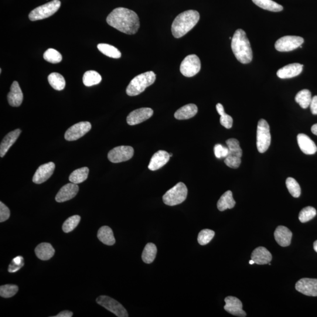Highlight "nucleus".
<instances>
[{
  "label": "nucleus",
  "mask_w": 317,
  "mask_h": 317,
  "mask_svg": "<svg viewBox=\"0 0 317 317\" xmlns=\"http://www.w3.org/2000/svg\"><path fill=\"white\" fill-rule=\"evenodd\" d=\"M23 258L22 256H17L13 259V262L15 265H18V266L22 267L23 266Z\"/></svg>",
  "instance_id": "nucleus-48"
},
{
  "label": "nucleus",
  "mask_w": 317,
  "mask_h": 317,
  "mask_svg": "<svg viewBox=\"0 0 317 317\" xmlns=\"http://www.w3.org/2000/svg\"><path fill=\"white\" fill-rule=\"evenodd\" d=\"M201 69L199 58L195 54L187 56L180 64V71L183 76L192 77L199 73Z\"/></svg>",
  "instance_id": "nucleus-9"
},
{
  "label": "nucleus",
  "mask_w": 317,
  "mask_h": 317,
  "mask_svg": "<svg viewBox=\"0 0 317 317\" xmlns=\"http://www.w3.org/2000/svg\"><path fill=\"white\" fill-rule=\"evenodd\" d=\"M153 114L151 108H142L131 112L128 116L127 121L128 124L131 126L136 125L148 120Z\"/></svg>",
  "instance_id": "nucleus-14"
},
{
  "label": "nucleus",
  "mask_w": 317,
  "mask_h": 317,
  "mask_svg": "<svg viewBox=\"0 0 317 317\" xmlns=\"http://www.w3.org/2000/svg\"><path fill=\"white\" fill-rule=\"evenodd\" d=\"M9 103L12 107H19L23 101V94L18 82L15 81L8 95Z\"/></svg>",
  "instance_id": "nucleus-21"
},
{
  "label": "nucleus",
  "mask_w": 317,
  "mask_h": 317,
  "mask_svg": "<svg viewBox=\"0 0 317 317\" xmlns=\"http://www.w3.org/2000/svg\"><path fill=\"white\" fill-rule=\"evenodd\" d=\"M61 5L60 0H53L47 4L39 6L31 12L29 19L31 21L35 22L49 18L60 9Z\"/></svg>",
  "instance_id": "nucleus-7"
},
{
  "label": "nucleus",
  "mask_w": 317,
  "mask_h": 317,
  "mask_svg": "<svg viewBox=\"0 0 317 317\" xmlns=\"http://www.w3.org/2000/svg\"><path fill=\"white\" fill-rule=\"evenodd\" d=\"M48 80L51 86L57 91H62L66 87V80L59 73H51L48 77Z\"/></svg>",
  "instance_id": "nucleus-30"
},
{
  "label": "nucleus",
  "mask_w": 317,
  "mask_h": 317,
  "mask_svg": "<svg viewBox=\"0 0 317 317\" xmlns=\"http://www.w3.org/2000/svg\"><path fill=\"white\" fill-rule=\"evenodd\" d=\"M251 258L255 264L264 265L270 263L272 260V255L266 248L258 247L252 252Z\"/></svg>",
  "instance_id": "nucleus-22"
},
{
  "label": "nucleus",
  "mask_w": 317,
  "mask_h": 317,
  "mask_svg": "<svg viewBox=\"0 0 317 317\" xmlns=\"http://www.w3.org/2000/svg\"><path fill=\"white\" fill-rule=\"evenodd\" d=\"M56 165L53 162L45 163L37 170L33 178V182L36 184H42L47 181L55 170Z\"/></svg>",
  "instance_id": "nucleus-15"
},
{
  "label": "nucleus",
  "mask_w": 317,
  "mask_h": 317,
  "mask_svg": "<svg viewBox=\"0 0 317 317\" xmlns=\"http://www.w3.org/2000/svg\"><path fill=\"white\" fill-rule=\"evenodd\" d=\"M156 74L152 71H148L135 77L129 83L127 90L129 96L134 97L141 94L146 88L155 83Z\"/></svg>",
  "instance_id": "nucleus-4"
},
{
  "label": "nucleus",
  "mask_w": 317,
  "mask_h": 317,
  "mask_svg": "<svg viewBox=\"0 0 317 317\" xmlns=\"http://www.w3.org/2000/svg\"><path fill=\"white\" fill-rule=\"evenodd\" d=\"M88 174H89V169L87 167L78 169L71 173L69 177L70 181L77 185L83 183L87 179Z\"/></svg>",
  "instance_id": "nucleus-29"
},
{
  "label": "nucleus",
  "mask_w": 317,
  "mask_h": 317,
  "mask_svg": "<svg viewBox=\"0 0 317 317\" xmlns=\"http://www.w3.org/2000/svg\"><path fill=\"white\" fill-rule=\"evenodd\" d=\"M216 110L218 114L220 115H222L225 112L223 106L221 104H217L216 105Z\"/></svg>",
  "instance_id": "nucleus-50"
},
{
  "label": "nucleus",
  "mask_w": 317,
  "mask_h": 317,
  "mask_svg": "<svg viewBox=\"0 0 317 317\" xmlns=\"http://www.w3.org/2000/svg\"><path fill=\"white\" fill-rule=\"evenodd\" d=\"M303 65L294 63L287 65L279 69L277 76L281 79H287L299 76L302 72Z\"/></svg>",
  "instance_id": "nucleus-18"
},
{
  "label": "nucleus",
  "mask_w": 317,
  "mask_h": 317,
  "mask_svg": "<svg viewBox=\"0 0 317 317\" xmlns=\"http://www.w3.org/2000/svg\"><path fill=\"white\" fill-rule=\"evenodd\" d=\"M22 131L19 129H17L10 132L9 134L5 136L1 143V145H0V156H1V158H3L6 155L10 148L17 141Z\"/></svg>",
  "instance_id": "nucleus-23"
},
{
  "label": "nucleus",
  "mask_w": 317,
  "mask_h": 317,
  "mask_svg": "<svg viewBox=\"0 0 317 317\" xmlns=\"http://www.w3.org/2000/svg\"><path fill=\"white\" fill-rule=\"evenodd\" d=\"M297 142L301 151L306 155L315 154L317 151V147L315 143L305 134H298Z\"/></svg>",
  "instance_id": "nucleus-24"
},
{
  "label": "nucleus",
  "mask_w": 317,
  "mask_h": 317,
  "mask_svg": "<svg viewBox=\"0 0 317 317\" xmlns=\"http://www.w3.org/2000/svg\"><path fill=\"white\" fill-rule=\"evenodd\" d=\"M310 110L313 115H317V95L312 98L311 104L309 105Z\"/></svg>",
  "instance_id": "nucleus-47"
},
{
  "label": "nucleus",
  "mask_w": 317,
  "mask_h": 317,
  "mask_svg": "<svg viewBox=\"0 0 317 317\" xmlns=\"http://www.w3.org/2000/svg\"><path fill=\"white\" fill-rule=\"evenodd\" d=\"M96 301L99 305L114 313L116 316L118 317L129 316L128 313L124 306L110 296L101 295L97 298Z\"/></svg>",
  "instance_id": "nucleus-8"
},
{
  "label": "nucleus",
  "mask_w": 317,
  "mask_h": 317,
  "mask_svg": "<svg viewBox=\"0 0 317 317\" xmlns=\"http://www.w3.org/2000/svg\"><path fill=\"white\" fill-rule=\"evenodd\" d=\"M220 122L221 125L226 129H230L233 126V118L231 116L224 113L220 115Z\"/></svg>",
  "instance_id": "nucleus-45"
},
{
  "label": "nucleus",
  "mask_w": 317,
  "mask_h": 317,
  "mask_svg": "<svg viewBox=\"0 0 317 317\" xmlns=\"http://www.w3.org/2000/svg\"><path fill=\"white\" fill-rule=\"evenodd\" d=\"M37 257L42 260H48L54 256L55 250L50 243H43L37 245L35 249Z\"/></svg>",
  "instance_id": "nucleus-26"
},
{
  "label": "nucleus",
  "mask_w": 317,
  "mask_h": 317,
  "mask_svg": "<svg viewBox=\"0 0 317 317\" xmlns=\"http://www.w3.org/2000/svg\"><path fill=\"white\" fill-rule=\"evenodd\" d=\"M241 158L231 156H227L224 159V163L230 168L237 169L241 164Z\"/></svg>",
  "instance_id": "nucleus-44"
},
{
  "label": "nucleus",
  "mask_w": 317,
  "mask_h": 317,
  "mask_svg": "<svg viewBox=\"0 0 317 317\" xmlns=\"http://www.w3.org/2000/svg\"><path fill=\"white\" fill-rule=\"evenodd\" d=\"M44 59L50 63L58 64L62 61L63 57L56 50L49 49L44 54Z\"/></svg>",
  "instance_id": "nucleus-39"
},
{
  "label": "nucleus",
  "mask_w": 317,
  "mask_h": 317,
  "mask_svg": "<svg viewBox=\"0 0 317 317\" xmlns=\"http://www.w3.org/2000/svg\"><path fill=\"white\" fill-rule=\"evenodd\" d=\"M80 220L81 217L78 215H74L68 218L63 224L64 232L68 233L74 230L79 224Z\"/></svg>",
  "instance_id": "nucleus-40"
},
{
  "label": "nucleus",
  "mask_w": 317,
  "mask_h": 317,
  "mask_svg": "<svg viewBox=\"0 0 317 317\" xmlns=\"http://www.w3.org/2000/svg\"><path fill=\"white\" fill-rule=\"evenodd\" d=\"M170 158L169 153L161 150L153 155L151 161H150L148 168L152 171L161 169L169 162Z\"/></svg>",
  "instance_id": "nucleus-19"
},
{
  "label": "nucleus",
  "mask_w": 317,
  "mask_h": 317,
  "mask_svg": "<svg viewBox=\"0 0 317 317\" xmlns=\"http://www.w3.org/2000/svg\"><path fill=\"white\" fill-rule=\"evenodd\" d=\"M249 263L250 264L252 265V264H254L255 263L254 261L253 260H251L249 261Z\"/></svg>",
  "instance_id": "nucleus-53"
},
{
  "label": "nucleus",
  "mask_w": 317,
  "mask_h": 317,
  "mask_svg": "<svg viewBox=\"0 0 317 317\" xmlns=\"http://www.w3.org/2000/svg\"><path fill=\"white\" fill-rule=\"evenodd\" d=\"M134 154V148L129 146H120L112 149L108 153L109 161L118 163L130 160Z\"/></svg>",
  "instance_id": "nucleus-11"
},
{
  "label": "nucleus",
  "mask_w": 317,
  "mask_h": 317,
  "mask_svg": "<svg viewBox=\"0 0 317 317\" xmlns=\"http://www.w3.org/2000/svg\"><path fill=\"white\" fill-rule=\"evenodd\" d=\"M157 247L155 244L149 243L146 245L142 252V258L143 261L146 264H151L156 256Z\"/></svg>",
  "instance_id": "nucleus-32"
},
{
  "label": "nucleus",
  "mask_w": 317,
  "mask_h": 317,
  "mask_svg": "<svg viewBox=\"0 0 317 317\" xmlns=\"http://www.w3.org/2000/svg\"><path fill=\"white\" fill-rule=\"evenodd\" d=\"M225 304L224 308L227 312L235 316L240 317L246 316V313L243 309V304L235 296H228L224 299Z\"/></svg>",
  "instance_id": "nucleus-16"
},
{
  "label": "nucleus",
  "mask_w": 317,
  "mask_h": 317,
  "mask_svg": "<svg viewBox=\"0 0 317 317\" xmlns=\"http://www.w3.org/2000/svg\"><path fill=\"white\" fill-rule=\"evenodd\" d=\"M19 291L18 286L6 284L0 287V295L3 298H10L15 295Z\"/></svg>",
  "instance_id": "nucleus-41"
},
{
  "label": "nucleus",
  "mask_w": 317,
  "mask_h": 317,
  "mask_svg": "<svg viewBox=\"0 0 317 317\" xmlns=\"http://www.w3.org/2000/svg\"><path fill=\"white\" fill-rule=\"evenodd\" d=\"M199 19V13L195 10H188L180 14L172 23L173 36L176 39L181 38L197 25Z\"/></svg>",
  "instance_id": "nucleus-3"
},
{
  "label": "nucleus",
  "mask_w": 317,
  "mask_h": 317,
  "mask_svg": "<svg viewBox=\"0 0 317 317\" xmlns=\"http://www.w3.org/2000/svg\"><path fill=\"white\" fill-rule=\"evenodd\" d=\"M226 145L228 148V154L227 156L241 158L243 152L240 148V143L236 139H229L227 140Z\"/></svg>",
  "instance_id": "nucleus-36"
},
{
  "label": "nucleus",
  "mask_w": 317,
  "mask_h": 317,
  "mask_svg": "<svg viewBox=\"0 0 317 317\" xmlns=\"http://www.w3.org/2000/svg\"><path fill=\"white\" fill-rule=\"evenodd\" d=\"M102 81L101 75L95 71H88L83 76V83L87 87L99 84Z\"/></svg>",
  "instance_id": "nucleus-35"
},
{
  "label": "nucleus",
  "mask_w": 317,
  "mask_h": 317,
  "mask_svg": "<svg viewBox=\"0 0 317 317\" xmlns=\"http://www.w3.org/2000/svg\"><path fill=\"white\" fill-rule=\"evenodd\" d=\"M231 49L237 60L242 64H248L253 59V52L249 40L244 31L238 29L231 39Z\"/></svg>",
  "instance_id": "nucleus-2"
},
{
  "label": "nucleus",
  "mask_w": 317,
  "mask_h": 317,
  "mask_svg": "<svg viewBox=\"0 0 317 317\" xmlns=\"http://www.w3.org/2000/svg\"><path fill=\"white\" fill-rule=\"evenodd\" d=\"M259 8L268 11L279 12L283 10V7L272 0H252Z\"/></svg>",
  "instance_id": "nucleus-31"
},
{
  "label": "nucleus",
  "mask_w": 317,
  "mask_h": 317,
  "mask_svg": "<svg viewBox=\"0 0 317 317\" xmlns=\"http://www.w3.org/2000/svg\"><path fill=\"white\" fill-rule=\"evenodd\" d=\"M235 204H236V202L233 199V193L231 191L228 190L221 196L218 201L217 206L218 209L223 211L228 209H233Z\"/></svg>",
  "instance_id": "nucleus-27"
},
{
  "label": "nucleus",
  "mask_w": 317,
  "mask_h": 317,
  "mask_svg": "<svg viewBox=\"0 0 317 317\" xmlns=\"http://www.w3.org/2000/svg\"><path fill=\"white\" fill-rule=\"evenodd\" d=\"M98 49L106 56L112 59H118L121 57V53L117 48L107 44H99Z\"/></svg>",
  "instance_id": "nucleus-33"
},
{
  "label": "nucleus",
  "mask_w": 317,
  "mask_h": 317,
  "mask_svg": "<svg viewBox=\"0 0 317 317\" xmlns=\"http://www.w3.org/2000/svg\"><path fill=\"white\" fill-rule=\"evenodd\" d=\"M295 289L305 295L317 296V279L304 278L299 279L295 284Z\"/></svg>",
  "instance_id": "nucleus-13"
},
{
  "label": "nucleus",
  "mask_w": 317,
  "mask_h": 317,
  "mask_svg": "<svg viewBox=\"0 0 317 317\" xmlns=\"http://www.w3.org/2000/svg\"><path fill=\"white\" fill-rule=\"evenodd\" d=\"M107 22L119 32L129 35L137 33L140 27L137 14L124 8L114 9L107 17Z\"/></svg>",
  "instance_id": "nucleus-1"
},
{
  "label": "nucleus",
  "mask_w": 317,
  "mask_h": 317,
  "mask_svg": "<svg viewBox=\"0 0 317 317\" xmlns=\"http://www.w3.org/2000/svg\"><path fill=\"white\" fill-rule=\"evenodd\" d=\"M270 126L264 119L258 121L257 129V148L259 152H266L271 144Z\"/></svg>",
  "instance_id": "nucleus-6"
},
{
  "label": "nucleus",
  "mask_w": 317,
  "mask_h": 317,
  "mask_svg": "<svg viewBox=\"0 0 317 317\" xmlns=\"http://www.w3.org/2000/svg\"><path fill=\"white\" fill-rule=\"evenodd\" d=\"M92 126L89 122H81L70 127L65 134V139L68 141H74L83 137L91 130Z\"/></svg>",
  "instance_id": "nucleus-12"
},
{
  "label": "nucleus",
  "mask_w": 317,
  "mask_h": 317,
  "mask_svg": "<svg viewBox=\"0 0 317 317\" xmlns=\"http://www.w3.org/2000/svg\"><path fill=\"white\" fill-rule=\"evenodd\" d=\"M286 186L289 193L294 197H299L301 195V187L296 180L292 178H288L286 180Z\"/></svg>",
  "instance_id": "nucleus-37"
},
{
  "label": "nucleus",
  "mask_w": 317,
  "mask_h": 317,
  "mask_svg": "<svg viewBox=\"0 0 317 317\" xmlns=\"http://www.w3.org/2000/svg\"><path fill=\"white\" fill-rule=\"evenodd\" d=\"M187 190L186 186L182 182H179L167 191L162 199L166 205L173 206L181 204L187 198Z\"/></svg>",
  "instance_id": "nucleus-5"
},
{
  "label": "nucleus",
  "mask_w": 317,
  "mask_h": 317,
  "mask_svg": "<svg viewBox=\"0 0 317 317\" xmlns=\"http://www.w3.org/2000/svg\"><path fill=\"white\" fill-rule=\"evenodd\" d=\"M198 108L195 104H190L183 106L175 112V118L178 120H185L192 118L197 114Z\"/></svg>",
  "instance_id": "nucleus-25"
},
{
  "label": "nucleus",
  "mask_w": 317,
  "mask_h": 317,
  "mask_svg": "<svg viewBox=\"0 0 317 317\" xmlns=\"http://www.w3.org/2000/svg\"><path fill=\"white\" fill-rule=\"evenodd\" d=\"M301 37L287 36L278 39L275 44V49L280 52H288L297 49L304 43Z\"/></svg>",
  "instance_id": "nucleus-10"
},
{
  "label": "nucleus",
  "mask_w": 317,
  "mask_h": 317,
  "mask_svg": "<svg viewBox=\"0 0 317 317\" xmlns=\"http://www.w3.org/2000/svg\"><path fill=\"white\" fill-rule=\"evenodd\" d=\"M313 249H314L317 253V240L313 243Z\"/></svg>",
  "instance_id": "nucleus-52"
},
{
  "label": "nucleus",
  "mask_w": 317,
  "mask_h": 317,
  "mask_svg": "<svg viewBox=\"0 0 317 317\" xmlns=\"http://www.w3.org/2000/svg\"><path fill=\"white\" fill-rule=\"evenodd\" d=\"M311 132L313 134L317 136V124L313 125L311 127Z\"/></svg>",
  "instance_id": "nucleus-51"
},
{
  "label": "nucleus",
  "mask_w": 317,
  "mask_h": 317,
  "mask_svg": "<svg viewBox=\"0 0 317 317\" xmlns=\"http://www.w3.org/2000/svg\"><path fill=\"white\" fill-rule=\"evenodd\" d=\"M73 316V313L70 311H63L54 317H71Z\"/></svg>",
  "instance_id": "nucleus-49"
},
{
  "label": "nucleus",
  "mask_w": 317,
  "mask_h": 317,
  "mask_svg": "<svg viewBox=\"0 0 317 317\" xmlns=\"http://www.w3.org/2000/svg\"><path fill=\"white\" fill-rule=\"evenodd\" d=\"M169 155L170 157H172V153H170Z\"/></svg>",
  "instance_id": "nucleus-54"
},
{
  "label": "nucleus",
  "mask_w": 317,
  "mask_h": 317,
  "mask_svg": "<svg viewBox=\"0 0 317 317\" xmlns=\"http://www.w3.org/2000/svg\"><path fill=\"white\" fill-rule=\"evenodd\" d=\"M215 235L214 231L210 229H204L199 233L197 241L202 245H206L209 243Z\"/></svg>",
  "instance_id": "nucleus-42"
},
{
  "label": "nucleus",
  "mask_w": 317,
  "mask_h": 317,
  "mask_svg": "<svg viewBox=\"0 0 317 317\" xmlns=\"http://www.w3.org/2000/svg\"><path fill=\"white\" fill-rule=\"evenodd\" d=\"M316 211L315 208L308 206L302 209L299 213L298 219L301 223L308 222L316 216Z\"/></svg>",
  "instance_id": "nucleus-38"
},
{
  "label": "nucleus",
  "mask_w": 317,
  "mask_h": 317,
  "mask_svg": "<svg viewBox=\"0 0 317 317\" xmlns=\"http://www.w3.org/2000/svg\"><path fill=\"white\" fill-rule=\"evenodd\" d=\"M79 191V187L77 184L68 183L61 187L56 197L57 202L63 203L70 200L76 197Z\"/></svg>",
  "instance_id": "nucleus-17"
},
{
  "label": "nucleus",
  "mask_w": 317,
  "mask_h": 317,
  "mask_svg": "<svg viewBox=\"0 0 317 317\" xmlns=\"http://www.w3.org/2000/svg\"><path fill=\"white\" fill-rule=\"evenodd\" d=\"M97 236L98 239L104 244L112 245L115 243L116 240L113 231L110 227L107 226L101 227L98 230Z\"/></svg>",
  "instance_id": "nucleus-28"
},
{
  "label": "nucleus",
  "mask_w": 317,
  "mask_h": 317,
  "mask_svg": "<svg viewBox=\"0 0 317 317\" xmlns=\"http://www.w3.org/2000/svg\"><path fill=\"white\" fill-rule=\"evenodd\" d=\"M214 152L217 158H226L228 154V148L221 144H217L214 146Z\"/></svg>",
  "instance_id": "nucleus-43"
},
{
  "label": "nucleus",
  "mask_w": 317,
  "mask_h": 317,
  "mask_svg": "<svg viewBox=\"0 0 317 317\" xmlns=\"http://www.w3.org/2000/svg\"><path fill=\"white\" fill-rule=\"evenodd\" d=\"M292 234L287 227L279 226L274 231V238L277 243L281 247H287L290 245Z\"/></svg>",
  "instance_id": "nucleus-20"
},
{
  "label": "nucleus",
  "mask_w": 317,
  "mask_h": 317,
  "mask_svg": "<svg viewBox=\"0 0 317 317\" xmlns=\"http://www.w3.org/2000/svg\"><path fill=\"white\" fill-rule=\"evenodd\" d=\"M311 93L308 90H301L296 95L295 100L303 109L307 108L312 100Z\"/></svg>",
  "instance_id": "nucleus-34"
},
{
  "label": "nucleus",
  "mask_w": 317,
  "mask_h": 317,
  "mask_svg": "<svg viewBox=\"0 0 317 317\" xmlns=\"http://www.w3.org/2000/svg\"><path fill=\"white\" fill-rule=\"evenodd\" d=\"M10 216V210L2 202H0V222L8 220Z\"/></svg>",
  "instance_id": "nucleus-46"
}]
</instances>
